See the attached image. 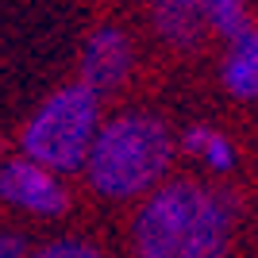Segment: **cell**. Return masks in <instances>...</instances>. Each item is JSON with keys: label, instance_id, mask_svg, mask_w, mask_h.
<instances>
[{"label": "cell", "instance_id": "1", "mask_svg": "<svg viewBox=\"0 0 258 258\" xmlns=\"http://www.w3.org/2000/svg\"><path fill=\"white\" fill-rule=\"evenodd\" d=\"M231 201L197 181H170L135 216L139 258H224L231 243Z\"/></svg>", "mask_w": 258, "mask_h": 258}, {"label": "cell", "instance_id": "2", "mask_svg": "<svg viewBox=\"0 0 258 258\" xmlns=\"http://www.w3.org/2000/svg\"><path fill=\"white\" fill-rule=\"evenodd\" d=\"M173 158V139L154 116H116L100 127L85 173L93 189L112 201H127L162 181Z\"/></svg>", "mask_w": 258, "mask_h": 258}, {"label": "cell", "instance_id": "3", "mask_svg": "<svg viewBox=\"0 0 258 258\" xmlns=\"http://www.w3.org/2000/svg\"><path fill=\"white\" fill-rule=\"evenodd\" d=\"M97 104H100V97L81 81L46 97L43 108L23 127V139H20L23 158L39 162V166H46L54 173L81 170L89 162V154H93V143H97L100 127H104L97 119Z\"/></svg>", "mask_w": 258, "mask_h": 258}, {"label": "cell", "instance_id": "4", "mask_svg": "<svg viewBox=\"0 0 258 258\" xmlns=\"http://www.w3.org/2000/svg\"><path fill=\"white\" fill-rule=\"evenodd\" d=\"M0 189H4V201H12L23 212H35V216H62L66 212L62 181L31 158H12L4 166V173H0Z\"/></svg>", "mask_w": 258, "mask_h": 258}, {"label": "cell", "instance_id": "5", "mask_svg": "<svg viewBox=\"0 0 258 258\" xmlns=\"http://www.w3.org/2000/svg\"><path fill=\"white\" fill-rule=\"evenodd\" d=\"M127 66H131V46L123 39V31L100 27L81 50V85H89L100 97L127 77Z\"/></svg>", "mask_w": 258, "mask_h": 258}, {"label": "cell", "instance_id": "6", "mask_svg": "<svg viewBox=\"0 0 258 258\" xmlns=\"http://www.w3.org/2000/svg\"><path fill=\"white\" fill-rule=\"evenodd\" d=\"M154 4V23L173 46H193L208 23L212 0H151Z\"/></svg>", "mask_w": 258, "mask_h": 258}, {"label": "cell", "instance_id": "7", "mask_svg": "<svg viewBox=\"0 0 258 258\" xmlns=\"http://www.w3.org/2000/svg\"><path fill=\"white\" fill-rule=\"evenodd\" d=\"M224 85L239 100L258 97V31H247L243 39L231 43L227 62H224Z\"/></svg>", "mask_w": 258, "mask_h": 258}, {"label": "cell", "instance_id": "8", "mask_svg": "<svg viewBox=\"0 0 258 258\" xmlns=\"http://www.w3.org/2000/svg\"><path fill=\"white\" fill-rule=\"evenodd\" d=\"M185 151L197 154V158L205 162L208 170H216V173H227L231 166H235L231 143H227L220 131H212V127H193L189 135H185Z\"/></svg>", "mask_w": 258, "mask_h": 258}, {"label": "cell", "instance_id": "9", "mask_svg": "<svg viewBox=\"0 0 258 258\" xmlns=\"http://www.w3.org/2000/svg\"><path fill=\"white\" fill-rule=\"evenodd\" d=\"M35 258H104L97 247H89V243H77V239H62V243H50L43 247Z\"/></svg>", "mask_w": 258, "mask_h": 258}, {"label": "cell", "instance_id": "10", "mask_svg": "<svg viewBox=\"0 0 258 258\" xmlns=\"http://www.w3.org/2000/svg\"><path fill=\"white\" fill-rule=\"evenodd\" d=\"M0 258H23V239L8 231V235L0 239Z\"/></svg>", "mask_w": 258, "mask_h": 258}]
</instances>
